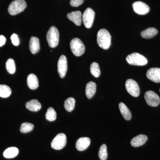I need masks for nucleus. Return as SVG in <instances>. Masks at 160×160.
Wrapping results in <instances>:
<instances>
[{
  "instance_id": "1",
  "label": "nucleus",
  "mask_w": 160,
  "mask_h": 160,
  "mask_svg": "<svg viewBox=\"0 0 160 160\" xmlns=\"http://www.w3.org/2000/svg\"><path fill=\"white\" fill-rule=\"evenodd\" d=\"M111 36L106 29H100L97 34V42L102 49H109L111 45Z\"/></svg>"
},
{
  "instance_id": "2",
  "label": "nucleus",
  "mask_w": 160,
  "mask_h": 160,
  "mask_svg": "<svg viewBox=\"0 0 160 160\" xmlns=\"http://www.w3.org/2000/svg\"><path fill=\"white\" fill-rule=\"evenodd\" d=\"M126 60L129 64L134 66H145L148 63L147 58L138 52H133L127 56Z\"/></svg>"
},
{
  "instance_id": "3",
  "label": "nucleus",
  "mask_w": 160,
  "mask_h": 160,
  "mask_svg": "<svg viewBox=\"0 0 160 160\" xmlns=\"http://www.w3.org/2000/svg\"><path fill=\"white\" fill-rule=\"evenodd\" d=\"M46 39L49 46L51 48H55L58 46L59 41V32L56 27L52 26L49 28L46 35Z\"/></svg>"
},
{
  "instance_id": "4",
  "label": "nucleus",
  "mask_w": 160,
  "mask_h": 160,
  "mask_svg": "<svg viewBox=\"0 0 160 160\" xmlns=\"http://www.w3.org/2000/svg\"><path fill=\"white\" fill-rule=\"evenodd\" d=\"M26 7L27 4L25 0H15L9 5L8 12L11 15H16L24 11Z\"/></svg>"
},
{
  "instance_id": "5",
  "label": "nucleus",
  "mask_w": 160,
  "mask_h": 160,
  "mask_svg": "<svg viewBox=\"0 0 160 160\" xmlns=\"http://www.w3.org/2000/svg\"><path fill=\"white\" fill-rule=\"evenodd\" d=\"M70 46L71 51L76 56H81L85 52V45L78 38H74L71 40Z\"/></svg>"
},
{
  "instance_id": "6",
  "label": "nucleus",
  "mask_w": 160,
  "mask_h": 160,
  "mask_svg": "<svg viewBox=\"0 0 160 160\" xmlns=\"http://www.w3.org/2000/svg\"><path fill=\"white\" fill-rule=\"evenodd\" d=\"M67 142L66 134L63 133L58 134L51 142V147L56 150H60L65 147Z\"/></svg>"
},
{
  "instance_id": "7",
  "label": "nucleus",
  "mask_w": 160,
  "mask_h": 160,
  "mask_svg": "<svg viewBox=\"0 0 160 160\" xmlns=\"http://www.w3.org/2000/svg\"><path fill=\"white\" fill-rule=\"evenodd\" d=\"M126 87L127 92L132 96L138 97L139 96V86L134 80L132 79L127 80L126 82Z\"/></svg>"
},
{
  "instance_id": "8",
  "label": "nucleus",
  "mask_w": 160,
  "mask_h": 160,
  "mask_svg": "<svg viewBox=\"0 0 160 160\" xmlns=\"http://www.w3.org/2000/svg\"><path fill=\"white\" fill-rule=\"evenodd\" d=\"M95 15L94 11L91 8H88L85 10L82 15V21L86 28H91L93 24Z\"/></svg>"
},
{
  "instance_id": "9",
  "label": "nucleus",
  "mask_w": 160,
  "mask_h": 160,
  "mask_svg": "<svg viewBox=\"0 0 160 160\" xmlns=\"http://www.w3.org/2000/svg\"><path fill=\"white\" fill-rule=\"evenodd\" d=\"M145 99L147 104L152 107H156L160 103L159 97L156 92L152 91L146 92L145 94Z\"/></svg>"
},
{
  "instance_id": "10",
  "label": "nucleus",
  "mask_w": 160,
  "mask_h": 160,
  "mask_svg": "<svg viewBox=\"0 0 160 160\" xmlns=\"http://www.w3.org/2000/svg\"><path fill=\"white\" fill-rule=\"evenodd\" d=\"M68 70L67 60L65 55H62L59 59L58 64V70L60 77L64 78L66 76Z\"/></svg>"
},
{
  "instance_id": "11",
  "label": "nucleus",
  "mask_w": 160,
  "mask_h": 160,
  "mask_svg": "<svg viewBox=\"0 0 160 160\" xmlns=\"http://www.w3.org/2000/svg\"><path fill=\"white\" fill-rule=\"evenodd\" d=\"M135 12L139 15H146L149 12L150 8L146 3L142 2H135L132 4Z\"/></svg>"
},
{
  "instance_id": "12",
  "label": "nucleus",
  "mask_w": 160,
  "mask_h": 160,
  "mask_svg": "<svg viewBox=\"0 0 160 160\" xmlns=\"http://www.w3.org/2000/svg\"><path fill=\"white\" fill-rule=\"evenodd\" d=\"M146 77L154 82L160 83V68H150L146 72Z\"/></svg>"
},
{
  "instance_id": "13",
  "label": "nucleus",
  "mask_w": 160,
  "mask_h": 160,
  "mask_svg": "<svg viewBox=\"0 0 160 160\" xmlns=\"http://www.w3.org/2000/svg\"><path fill=\"white\" fill-rule=\"evenodd\" d=\"M67 17L77 26H80L82 25V15L81 12H72L67 14Z\"/></svg>"
},
{
  "instance_id": "14",
  "label": "nucleus",
  "mask_w": 160,
  "mask_h": 160,
  "mask_svg": "<svg viewBox=\"0 0 160 160\" xmlns=\"http://www.w3.org/2000/svg\"><path fill=\"white\" fill-rule=\"evenodd\" d=\"M90 143L91 141L89 138H81L77 141L76 147L78 151H84L89 147Z\"/></svg>"
},
{
  "instance_id": "15",
  "label": "nucleus",
  "mask_w": 160,
  "mask_h": 160,
  "mask_svg": "<svg viewBox=\"0 0 160 160\" xmlns=\"http://www.w3.org/2000/svg\"><path fill=\"white\" fill-rule=\"evenodd\" d=\"M147 140L148 137L146 135H139L132 139L131 141V145L133 147H140L144 145Z\"/></svg>"
},
{
  "instance_id": "16",
  "label": "nucleus",
  "mask_w": 160,
  "mask_h": 160,
  "mask_svg": "<svg viewBox=\"0 0 160 160\" xmlns=\"http://www.w3.org/2000/svg\"><path fill=\"white\" fill-rule=\"evenodd\" d=\"M27 85L29 89L34 90L39 86V82L37 77L33 73L28 75L27 79Z\"/></svg>"
},
{
  "instance_id": "17",
  "label": "nucleus",
  "mask_w": 160,
  "mask_h": 160,
  "mask_svg": "<svg viewBox=\"0 0 160 160\" xmlns=\"http://www.w3.org/2000/svg\"><path fill=\"white\" fill-rule=\"evenodd\" d=\"M26 107L29 111L37 112L42 108V105L38 100L32 99L26 103Z\"/></svg>"
},
{
  "instance_id": "18",
  "label": "nucleus",
  "mask_w": 160,
  "mask_h": 160,
  "mask_svg": "<svg viewBox=\"0 0 160 160\" xmlns=\"http://www.w3.org/2000/svg\"><path fill=\"white\" fill-rule=\"evenodd\" d=\"M29 49L32 54H35L40 49L39 40L38 38L32 37L29 41Z\"/></svg>"
},
{
  "instance_id": "19",
  "label": "nucleus",
  "mask_w": 160,
  "mask_h": 160,
  "mask_svg": "<svg viewBox=\"0 0 160 160\" xmlns=\"http://www.w3.org/2000/svg\"><path fill=\"white\" fill-rule=\"evenodd\" d=\"M97 85L93 82H90L87 83L86 86V93L88 99H91L94 95L96 92Z\"/></svg>"
},
{
  "instance_id": "20",
  "label": "nucleus",
  "mask_w": 160,
  "mask_h": 160,
  "mask_svg": "<svg viewBox=\"0 0 160 160\" xmlns=\"http://www.w3.org/2000/svg\"><path fill=\"white\" fill-rule=\"evenodd\" d=\"M158 33V30L155 28H148L141 32V36L145 39H150L155 36Z\"/></svg>"
},
{
  "instance_id": "21",
  "label": "nucleus",
  "mask_w": 160,
  "mask_h": 160,
  "mask_svg": "<svg viewBox=\"0 0 160 160\" xmlns=\"http://www.w3.org/2000/svg\"><path fill=\"white\" fill-rule=\"evenodd\" d=\"M119 108L120 112L124 119L127 121H129L132 118L131 112L124 103H120L119 104Z\"/></svg>"
},
{
  "instance_id": "22",
  "label": "nucleus",
  "mask_w": 160,
  "mask_h": 160,
  "mask_svg": "<svg viewBox=\"0 0 160 160\" xmlns=\"http://www.w3.org/2000/svg\"><path fill=\"white\" fill-rule=\"evenodd\" d=\"M18 152V149L16 147H9L4 151L3 156L6 158H12L16 157Z\"/></svg>"
},
{
  "instance_id": "23",
  "label": "nucleus",
  "mask_w": 160,
  "mask_h": 160,
  "mask_svg": "<svg viewBox=\"0 0 160 160\" xmlns=\"http://www.w3.org/2000/svg\"><path fill=\"white\" fill-rule=\"evenodd\" d=\"M75 105V100L74 98H69L65 101L64 103V107L66 111L72 112L74 109Z\"/></svg>"
},
{
  "instance_id": "24",
  "label": "nucleus",
  "mask_w": 160,
  "mask_h": 160,
  "mask_svg": "<svg viewBox=\"0 0 160 160\" xmlns=\"http://www.w3.org/2000/svg\"><path fill=\"white\" fill-rule=\"evenodd\" d=\"M11 94V90L9 86L5 85H0V97L7 98Z\"/></svg>"
},
{
  "instance_id": "25",
  "label": "nucleus",
  "mask_w": 160,
  "mask_h": 160,
  "mask_svg": "<svg viewBox=\"0 0 160 160\" xmlns=\"http://www.w3.org/2000/svg\"><path fill=\"white\" fill-rule=\"evenodd\" d=\"M90 70L92 75L95 78L99 77L101 74V71H100L99 66L98 63H92L90 66Z\"/></svg>"
},
{
  "instance_id": "26",
  "label": "nucleus",
  "mask_w": 160,
  "mask_h": 160,
  "mask_svg": "<svg viewBox=\"0 0 160 160\" xmlns=\"http://www.w3.org/2000/svg\"><path fill=\"white\" fill-rule=\"evenodd\" d=\"M6 68L10 74H14L16 71L15 63L14 60L12 58L7 60L6 63Z\"/></svg>"
},
{
  "instance_id": "27",
  "label": "nucleus",
  "mask_w": 160,
  "mask_h": 160,
  "mask_svg": "<svg viewBox=\"0 0 160 160\" xmlns=\"http://www.w3.org/2000/svg\"><path fill=\"white\" fill-rule=\"evenodd\" d=\"M46 120L50 122H52L56 119L57 113L55 110L52 107H49L47 109L46 113Z\"/></svg>"
},
{
  "instance_id": "28",
  "label": "nucleus",
  "mask_w": 160,
  "mask_h": 160,
  "mask_svg": "<svg viewBox=\"0 0 160 160\" xmlns=\"http://www.w3.org/2000/svg\"><path fill=\"white\" fill-rule=\"evenodd\" d=\"M34 126L33 124L29 122H24L21 125L20 131L22 133H27L32 131L34 129Z\"/></svg>"
},
{
  "instance_id": "29",
  "label": "nucleus",
  "mask_w": 160,
  "mask_h": 160,
  "mask_svg": "<svg viewBox=\"0 0 160 160\" xmlns=\"http://www.w3.org/2000/svg\"><path fill=\"white\" fill-rule=\"evenodd\" d=\"M99 157L101 160H106L108 158L107 146L106 144H103L100 148L98 153Z\"/></svg>"
},
{
  "instance_id": "30",
  "label": "nucleus",
  "mask_w": 160,
  "mask_h": 160,
  "mask_svg": "<svg viewBox=\"0 0 160 160\" xmlns=\"http://www.w3.org/2000/svg\"><path fill=\"white\" fill-rule=\"evenodd\" d=\"M12 42L15 46H18L19 44V39L17 35L13 33L11 37Z\"/></svg>"
},
{
  "instance_id": "31",
  "label": "nucleus",
  "mask_w": 160,
  "mask_h": 160,
  "mask_svg": "<svg viewBox=\"0 0 160 160\" xmlns=\"http://www.w3.org/2000/svg\"><path fill=\"white\" fill-rule=\"evenodd\" d=\"M84 0H70V5L73 7H78L84 2Z\"/></svg>"
},
{
  "instance_id": "32",
  "label": "nucleus",
  "mask_w": 160,
  "mask_h": 160,
  "mask_svg": "<svg viewBox=\"0 0 160 160\" xmlns=\"http://www.w3.org/2000/svg\"><path fill=\"white\" fill-rule=\"evenodd\" d=\"M6 42V38L4 36L0 35V46L2 47L5 45Z\"/></svg>"
},
{
  "instance_id": "33",
  "label": "nucleus",
  "mask_w": 160,
  "mask_h": 160,
  "mask_svg": "<svg viewBox=\"0 0 160 160\" xmlns=\"http://www.w3.org/2000/svg\"></svg>"
}]
</instances>
